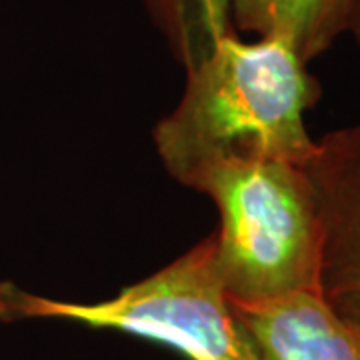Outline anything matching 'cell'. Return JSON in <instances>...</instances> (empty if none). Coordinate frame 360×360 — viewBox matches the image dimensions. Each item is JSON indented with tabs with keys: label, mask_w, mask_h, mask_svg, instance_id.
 <instances>
[{
	"label": "cell",
	"mask_w": 360,
	"mask_h": 360,
	"mask_svg": "<svg viewBox=\"0 0 360 360\" xmlns=\"http://www.w3.org/2000/svg\"><path fill=\"white\" fill-rule=\"evenodd\" d=\"M319 90L283 37L240 40L234 30L186 70L179 104L153 130L170 179L196 191L214 168L243 160L304 165L314 148L304 112Z\"/></svg>",
	"instance_id": "obj_1"
},
{
	"label": "cell",
	"mask_w": 360,
	"mask_h": 360,
	"mask_svg": "<svg viewBox=\"0 0 360 360\" xmlns=\"http://www.w3.org/2000/svg\"><path fill=\"white\" fill-rule=\"evenodd\" d=\"M194 193L219 208L217 260L231 302L321 290V220L302 165L231 162L208 172Z\"/></svg>",
	"instance_id": "obj_2"
},
{
	"label": "cell",
	"mask_w": 360,
	"mask_h": 360,
	"mask_svg": "<svg viewBox=\"0 0 360 360\" xmlns=\"http://www.w3.org/2000/svg\"><path fill=\"white\" fill-rule=\"evenodd\" d=\"M65 321L172 348L188 360H260L234 314L214 232L112 298L68 302L0 281V322Z\"/></svg>",
	"instance_id": "obj_3"
},
{
	"label": "cell",
	"mask_w": 360,
	"mask_h": 360,
	"mask_svg": "<svg viewBox=\"0 0 360 360\" xmlns=\"http://www.w3.org/2000/svg\"><path fill=\"white\" fill-rule=\"evenodd\" d=\"M321 220V292L360 316V122L314 141L302 165Z\"/></svg>",
	"instance_id": "obj_4"
},
{
	"label": "cell",
	"mask_w": 360,
	"mask_h": 360,
	"mask_svg": "<svg viewBox=\"0 0 360 360\" xmlns=\"http://www.w3.org/2000/svg\"><path fill=\"white\" fill-rule=\"evenodd\" d=\"M231 304L260 360H360V324L321 290Z\"/></svg>",
	"instance_id": "obj_5"
},
{
	"label": "cell",
	"mask_w": 360,
	"mask_h": 360,
	"mask_svg": "<svg viewBox=\"0 0 360 360\" xmlns=\"http://www.w3.org/2000/svg\"><path fill=\"white\" fill-rule=\"evenodd\" d=\"M354 0H231V25L243 32L283 37L309 65L348 32Z\"/></svg>",
	"instance_id": "obj_6"
},
{
	"label": "cell",
	"mask_w": 360,
	"mask_h": 360,
	"mask_svg": "<svg viewBox=\"0 0 360 360\" xmlns=\"http://www.w3.org/2000/svg\"><path fill=\"white\" fill-rule=\"evenodd\" d=\"M146 8L184 70L232 32L231 0H146Z\"/></svg>",
	"instance_id": "obj_7"
},
{
	"label": "cell",
	"mask_w": 360,
	"mask_h": 360,
	"mask_svg": "<svg viewBox=\"0 0 360 360\" xmlns=\"http://www.w3.org/2000/svg\"><path fill=\"white\" fill-rule=\"evenodd\" d=\"M348 32H350L360 44V0H354V11H352V18H350V28H348Z\"/></svg>",
	"instance_id": "obj_8"
},
{
	"label": "cell",
	"mask_w": 360,
	"mask_h": 360,
	"mask_svg": "<svg viewBox=\"0 0 360 360\" xmlns=\"http://www.w3.org/2000/svg\"><path fill=\"white\" fill-rule=\"evenodd\" d=\"M345 316H347V314H345ZM348 319H350V316H348ZM352 321H354V322H359V324H360V316H354V319H352Z\"/></svg>",
	"instance_id": "obj_9"
}]
</instances>
